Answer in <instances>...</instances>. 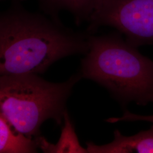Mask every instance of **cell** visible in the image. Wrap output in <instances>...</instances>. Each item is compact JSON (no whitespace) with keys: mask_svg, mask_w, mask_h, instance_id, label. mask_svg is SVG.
I'll use <instances>...</instances> for the list:
<instances>
[{"mask_svg":"<svg viewBox=\"0 0 153 153\" xmlns=\"http://www.w3.org/2000/svg\"><path fill=\"white\" fill-rule=\"evenodd\" d=\"M0 1H2V0H0ZM18 1H24V0H18Z\"/></svg>","mask_w":153,"mask_h":153,"instance_id":"10","label":"cell"},{"mask_svg":"<svg viewBox=\"0 0 153 153\" xmlns=\"http://www.w3.org/2000/svg\"><path fill=\"white\" fill-rule=\"evenodd\" d=\"M106 121L109 123H116L120 121H146L153 124V115H141L134 114L126 111L123 116L120 117H111L107 119Z\"/></svg>","mask_w":153,"mask_h":153,"instance_id":"9","label":"cell"},{"mask_svg":"<svg viewBox=\"0 0 153 153\" xmlns=\"http://www.w3.org/2000/svg\"><path fill=\"white\" fill-rule=\"evenodd\" d=\"M82 78L100 84L124 105L153 104V61L142 55L120 33L88 35Z\"/></svg>","mask_w":153,"mask_h":153,"instance_id":"2","label":"cell"},{"mask_svg":"<svg viewBox=\"0 0 153 153\" xmlns=\"http://www.w3.org/2000/svg\"><path fill=\"white\" fill-rule=\"evenodd\" d=\"M34 140L19 133L0 114V153L37 152Z\"/></svg>","mask_w":153,"mask_h":153,"instance_id":"8","label":"cell"},{"mask_svg":"<svg viewBox=\"0 0 153 153\" xmlns=\"http://www.w3.org/2000/svg\"><path fill=\"white\" fill-rule=\"evenodd\" d=\"M41 10L49 16L58 18L61 11H68L77 23L88 21L100 0H37Z\"/></svg>","mask_w":153,"mask_h":153,"instance_id":"6","label":"cell"},{"mask_svg":"<svg viewBox=\"0 0 153 153\" xmlns=\"http://www.w3.org/2000/svg\"><path fill=\"white\" fill-rule=\"evenodd\" d=\"M64 120V126L58 142L54 145L47 141L44 137L38 136L34 139L37 147L45 153H88L87 149L82 148L79 143L67 111Z\"/></svg>","mask_w":153,"mask_h":153,"instance_id":"7","label":"cell"},{"mask_svg":"<svg viewBox=\"0 0 153 153\" xmlns=\"http://www.w3.org/2000/svg\"><path fill=\"white\" fill-rule=\"evenodd\" d=\"M88 153H153V125L147 131L131 136H126L119 130L114 131V139L109 143L97 145L86 143Z\"/></svg>","mask_w":153,"mask_h":153,"instance_id":"5","label":"cell"},{"mask_svg":"<svg viewBox=\"0 0 153 153\" xmlns=\"http://www.w3.org/2000/svg\"><path fill=\"white\" fill-rule=\"evenodd\" d=\"M89 31L111 26L138 47L153 43V0H100L90 18Z\"/></svg>","mask_w":153,"mask_h":153,"instance_id":"4","label":"cell"},{"mask_svg":"<svg viewBox=\"0 0 153 153\" xmlns=\"http://www.w3.org/2000/svg\"><path fill=\"white\" fill-rule=\"evenodd\" d=\"M80 72L60 83L49 82L37 74L0 76V114L17 131L33 139L45 121L60 124Z\"/></svg>","mask_w":153,"mask_h":153,"instance_id":"3","label":"cell"},{"mask_svg":"<svg viewBox=\"0 0 153 153\" xmlns=\"http://www.w3.org/2000/svg\"><path fill=\"white\" fill-rule=\"evenodd\" d=\"M15 0L0 11V76L42 74L62 58L86 54L88 35L59 18L30 11Z\"/></svg>","mask_w":153,"mask_h":153,"instance_id":"1","label":"cell"}]
</instances>
